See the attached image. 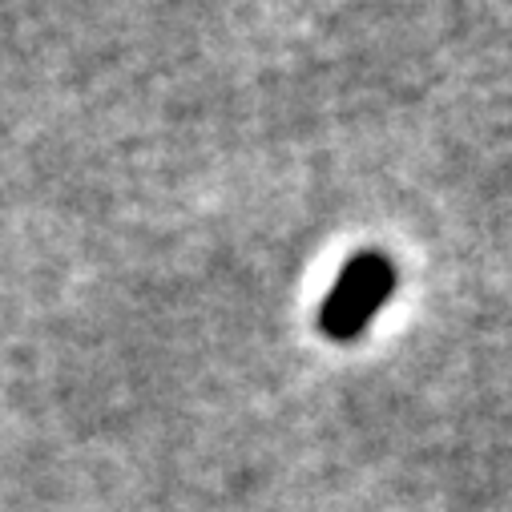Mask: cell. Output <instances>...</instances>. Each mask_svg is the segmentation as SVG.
<instances>
[{"label":"cell","instance_id":"6da1fadb","mask_svg":"<svg viewBox=\"0 0 512 512\" xmlns=\"http://www.w3.org/2000/svg\"><path fill=\"white\" fill-rule=\"evenodd\" d=\"M396 291V267L383 250H359L355 259L343 267L339 283L331 287V295L323 299L319 311V327L327 339L335 343H351L367 331V323L375 319V311L392 299Z\"/></svg>","mask_w":512,"mask_h":512}]
</instances>
